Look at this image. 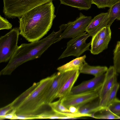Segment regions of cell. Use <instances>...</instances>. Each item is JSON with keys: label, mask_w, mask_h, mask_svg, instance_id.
Listing matches in <instances>:
<instances>
[{"label": "cell", "mask_w": 120, "mask_h": 120, "mask_svg": "<svg viewBox=\"0 0 120 120\" xmlns=\"http://www.w3.org/2000/svg\"><path fill=\"white\" fill-rule=\"evenodd\" d=\"M52 1L37 6L19 18L20 34L29 42L40 40L51 28L56 17Z\"/></svg>", "instance_id": "1"}, {"label": "cell", "mask_w": 120, "mask_h": 120, "mask_svg": "<svg viewBox=\"0 0 120 120\" xmlns=\"http://www.w3.org/2000/svg\"><path fill=\"white\" fill-rule=\"evenodd\" d=\"M66 27L65 24L59 26L57 32L53 31L45 38L29 43H23L18 46L6 66L0 72V75H11L18 67L29 61L39 58L53 44Z\"/></svg>", "instance_id": "2"}, {"label": "cell", "mask_w": 120, "mask_h": 120, "mask_svg": "<svg viewBox=\"0 0 120 120\" xmlns=\"http://www.w3.org/2000/svg\"><path fill=\"white\" fill-rule=\"evenodd\" d=\"M56 75L55 73L41 80L38 86L20 105L16 109L17 115H33L44 105L46 95Z\"/></svg>", "instance_id": "3"}, {"label": "cell", "mask_w": 120, "mask_h": 120, "mask_svg": "<svg viewBox=\"0 0 120 120\" xmlns=\"http://www.w3.org/2000/svg\"><path fill=\"white\" fill-rule=\"evenodd\" d=\"M53 0H3V12L7 18H20L34 8Z\"/></svg>", "instance_id": "4"}, {"label": "cell", "mask_w": 120, "mask_h": 120, "mask_svg": "<svg viewBox=\"0 0 120 120\" xmlns=\"http://www.w3.org/2000/svg\"><path fill=\"white\" fill-rule=\"evenodd\" d=\"M20 32L19 28H14L0 38V63L11 59L17 48Z\"/></svg>", "instance_id": "5"}, {"label": "cell", "mask_w": 120, "mask_h": 120, "mask_svg": "<svg viewBox=\"0 0 120 120\" xmlns=\"http://www.w3.org/2000/svg\"><path fill=\"white\" fill-rule=\"evenodd\" d=\"M92 19L91 16H86L80 12L79 17L75 20L66 24L64 30L56 39L55 43L64 38H75L85 33Z\"/></svg>", "instance_id": "6"}, {"label": "cell", "mask_w": 120, "mask_h": 120, "mask_svg": "<svg viewBox=\"0 0 120 120\" xmlns=\"http://www.w3.org/2000/svg\"><path fill=\"white\" fill-rule=\"evenodd\" d=\"M86 32L83 34L72 38L67 43V48L60 56V59L70 56L79 57L85 51L89 50L91 41L86 43V41L90 36Z\"/></svg>", "instance_id": "7"}, {"label": "cell", "mask_w": 120, "mask_h": 120, "mask_svg": "<svg viewBox=\"0 0 120 120\" xmlns=\"http://www.w3.org/2000/svg\"><path fill=\"white\" fill-rule=\"evenodd\" d=\"M100 89L87 92L70 94L62 99L63 104L68 109L71 106L79 108L99 97Z\"/></svg>", "instance_id": "8"}, {"label": "cell", "mask_w": 120, "mask_h": 120, "mask_svg": "<svg viewBox=\"0 0 120 120\" xmlns=\"http://www.w3.org/2000/svg\"><path fill=\"white\" fill-rule=\"evenodd\" d=\"M74 71L64 72L58 71L46 95L45 104L48 105L56 98L65 82L72 75Z\"/></svg>", "instance_id": "9"}, {"label": "cell", "mask_w": 120, "mask_h": 120, "mask_svg": "<svg viewBox=\"0 0 120 120\" xmlns=\"http://www.w3.org/2000/svg\"><path fill=\"white\" fill-rule=\"evenodd\" d=\"M105 73L95 76L89 80L84 81L72 88L70 94L88 92L100 89L103 82Z\"/></svg>", "instance_id": "10"}, {"label": "cell", "mask_w": 120, "mask_h": 120, "mask_svg": "<svg viewBox=\"0 0 120 120\" xmlns=\"http://www.w3.org/2000/svg\"><path fill=\"white\" fill-rule=\"evenodd\" d=\"M117 73L114 66H110L108 68L105 73L104 79L99 91L100 102L103 100L117 82Z\"/></svg>", "instance_id": "11"}, {"label": "cell", "mask_w": 120, "mask_h": 120, "mask_svg": "<svg viewBox=\"0 0 120 120\" xmlns=\"http://www.w3.org/2000/svg\"><path fill=\"white\" fill-rule=\"evenodd\" d=\"M109 19L108 13H102L92 19L87 27L86 31L92 37L100 30L107 26Z\"/></svg>", "instance_id": "12"}, {"label": "cell", "mask_w": 120, "mask_h": 120, "mask_svg": "<svg viewBox=\"0 0 120 120\" xmlns=\"http://www.w3.org/2000/svg\"><path fill=\"white\" fill-rule=\"evenodd\" d=\"M48 105L54 112L67 117L68 119H74L85 116L84 114L80 113L76 114L71 113L69 109L63 104L62 99L59 98L56 101L49 103Z\"/></svg>", "instance_id": "13"}, {"label": "cell", "mask_w": 120, "mask_h": 120, "mask_svg": "<svg viewBox=\"0 0 120 120\" xmlns=\"http://www.w3.org/2000/svg\"><path fill=\"white\" fill-rule=\"evenodd\" d=\"M80 73L78 70L74 71L61 88L56 97V98L62 99L70 94L73 87Z\"/></svg>", "instance_id": "14"}, {"label": "cell", "mask_w": 120, "mask_h": 120, "mask_svg": "<svg viewBox=\"0 0 120 120\" xmlns=\"http://www.w3.org/2000/svg\"><path fill=\"white\" fill-rule=\"evenodd\" d=\"M111 39H106L95 35L91 41V53L94 55L98 54L106 49Z\"/></svg>", "instance_id": "15"}, {"label": "cell", "mask_w": 120, "mask_h": 120, "mask_svg": "<svg viewBox=\"0 0 120 120\" xmlns=\"http://www.w3.org/2000/svg\"><path fill=\"white\" fill-rule=\"evenodd\" d=\"M86 56L85 55L82 56L77 57L69 62L59 67L57 70L61 72L76 70H79L85 63Z\"/></svg>", "instance_id": "16"}, {"label": "cell", "mask_w": 120, "mask_h": 120, "mask_svg": "<svg viewBox=\"0 0 120 120\" xmlns=\"http://www.w3.org/2000/svg\"><path fill=\"white\" fill-rule=\"evenodd\" d=\"M92 101L78 108L79 112L90 115L93 117L94 114L102 108L100 104V99L96 101Z\"/></svg>", "instance_id": "17"}, {"label": "cell", "mask_w": 120, "mask_h": 120, "mask_svg": "<svg viewBox=\"0 0 120 120\" xmlns=\"http://www.w3.org/2000/svg\"><path fill=\"white\" fill-rule=\"evenodd\" d=\"M60 4L77 8L80 10H88L91 7V0H59Z\"/></svg>", "instance_id": "18"}, {"label": "cell", "mask_w": 120, "mask_h": 120, "mask_svg": "<svg viewBox=\"0 0 120 120\" xmlns=\"http://www.w3.org/2000/svg\"><path fill=\"white\" fill-rule=\"evenodd\" d=\"M108 69L106 66H91L86 62L79 71L80 73L91 75L96 76L104 73Z\"/></svg>", "instance_id": "19"}, {"label": "cell", "mask_w": 120, "mask_h": 120, "mask_svg": "<svg viewBox=\"0 0 120 120\" xmlns=\"http://www.w3.org/2000/svg\"><path fill=\"white\" fill-rule=\"evenodd\" d=\"M120 86L119 84L117 82L107 94L103 100L100 102L101 106L108 108L116 98V95Z\"/></svg>", "instance_id": "20"}, {"label": "cell", "mask_w": 120, "mask_h": 120, "mask_svg": "<svg viewBox=\"0 0 120 120\" xmlns=\"http://www.w3.org/2000/svg\"><path fill=\"white\" fill-rule=\"evenodd\" d=\"M108 13L109 21L107 26L110 27L116 19L120 20V0L110 7Z\"/></svg>", "instance_id": "21"}, {"label": "cell", "mask_w": 120, "mask_h": 120, "mask_svg": "<svg viewBox=\"0 0 120 120\" xmlns=\"http://www.w3.org/2000/svg\"><path fill=\"white\" fill-rule=\"evenodd\" d=\"M40 82H34L28 89L17 98L13 101V109H16L20 105L38 86Z\"/></svg>", "instance_id": "22"}, {"label": "cell", "mask_w": 120, "mask_h": 120, "mask_svg": "<svg viewBox=\"0 0 120 120\" xmlns=\"http://www.w3.org/2000/svg\"><path fill=\"white\" fill-rule=\"evenodd\" d=\"M97 112L98 113L94 114L93 118L99 119H120V116L113 113L108 108L102 107L101 110Z\"/></svg>", "instance_id": "23"}, {"label": "cell", "mask_w": 120, "mask_h": 120, "mask_svg": "<svg viewBox=\"0 0 120 120\" xmlns=\"http://www.w3.org/2000/svg\"><path fill=\"white\" fill-rule=\"evenodd\" d=\"M113 55V66L116 72L120 73V41L117 42Z\"/></svg>", "instance_id": "24"}, {"label": "cell", "mask_w": 120, "mask_h": 120, "mask_svg": "<svg viewBox=\"0 0 120 120\" xmlns=\"http://www.w3.org/2000/svg\"><path fill=\"white\" fill-rule=\"evenodd\" d=\"M92 4L96 5L99 8H110L120 0H91Z\"/></svg>", "instance_id": "25"}, {"label": "cell", "mask_w": 120, "mask_h": 120, "mask_svg": "<svg viewBox=\"0 0 120 120\" xmlns=\"http://www.w3.org/2000/svg\"><path fill=\"white\" fill-rule=\"evenodd\" d=\"M35 119H58V114L52 111H45L39 114L34 115Z\"/></svg>", "instance_id": "26"}, {"label": "cell", "mask_w": 120, "mask_h": 120, "mask_svg": "<svg viewBox=\"0 0 120 120\" xmlns=\"http://www.w3.org/2000/svg\"><path fill=\"white\" fill-rule=\"evenodd\" d=\"M108 108L113 113L120 116V100L116 98Z\"/></svg>", "instance_id": "27"}, {"label": "cell", "mask_w": 120, "mask_h": 120, "mask_svg": "<svg viewBox=\"0 0 120 120\" xmlns=\"http://www.w3.org/2000/svg\"><path fill=\"white\" fill-rule=\"evenodd\" d=\"M12 25L6 19L0 16V30H9L12 28Z\"/></svg>", "instance_id": "28"}, {"label": "cell", "mask_w": 120, "mask_h": 120, "mask_svg": "<svg viewBox=\"0 0 120 120\" xmlns=\"http://www.w3.org/2000/svg\"><path fill=\"white\" fill-rule=\"evenodd\" d=\"M13 101L8 105L1 108L0 109V117L4 116L13 109Z\"/></svg>", "instance_id": "29"}, {"label": "cell", "mask_w": 120, "mask_h": 120, "mask_svg": "<svg viewBox=\"0 0 120 120\" xmlns=\"http://www.w3.org/2000/svg\"><path fill=\"white\" fill-rule=\"evenodd\" d=\"M16 109H14L6 115L1 117H0V120L8 119L11 120H15L17 116L16 113Z\"/></svg>", "instance_id": "30"}, {"label": "cell", "mask_w": 120, "mask_h": 120, "mask_svg": "<svg viewBox=\"0 0 120 120\" xmlns=\"http://www.w3.org/2000/svg\"><path fill=\"white\" fill-rule=\"evenodd\" d=\"M70 112L72 113L76 114L79 112L78 108L74 106H71L68 108Z\"/></svg>", "instance_id": "31"}]
</instances>
